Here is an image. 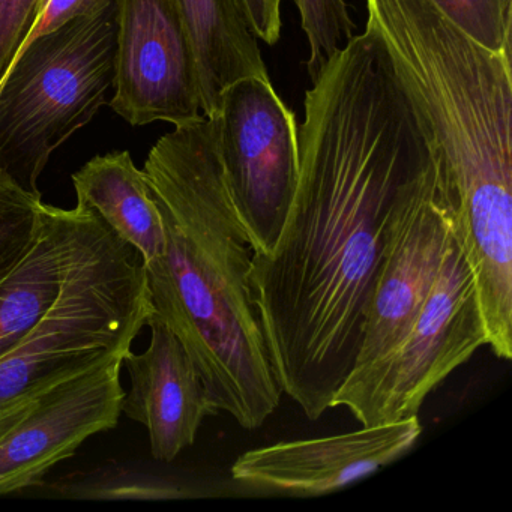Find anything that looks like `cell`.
<instances>
[{
  "label": "cell",
  "instance_id": "cell-7",
  "mask_svg": "<svg viewBox=\"0 0 512 512\" xmlns=\"http://www.w3.org/2000/svg\"><path fill=\"white\" fill-rule=\"evenodd\" d=\"M218 149L230 194L254 253H268L283 229L299 175V125L271 79L244 77L218 103Z\"/></svg>",
  "mask_w": 512,
  "mask_h": 512
},
{
  "label": "cell",
  "instance_id": "cell-10",
  "mask_svg": "<svg viewBox=\"0 0 512 512\" xmlns=\"http://www.w3.org/2000/svg\"><path fill=\"white\" fill-rule=\"evenodd\" d=\"M125 355L109 356L37 395L0 437V496L43 484L46 473L73 457L89 437L118 425Z\"/></svg>",
  "mask_w": 512,
  "mask_h": 512
},
{
  "label": "cell",
  "instance_id": "cell-18",
  "mask_svg": "<svg viewBox=\"0 0 512 512\" xmlns=\"http://www.w3.org/2000/svg\"><path fill=\"white\" fill-rule=\"evenodd\" d=\"M53 490L76 499H184L190 496L182 488L155 481L124 469H100L88 475L65 479L53 485Z\"/></svg>",
  "mask_w": 512,
  "mask_h": 512
},
{
  "label": "cell",
  "instance_id": "cell-11",
  "mask_svg": "<svg viewBox=\"0 0 512 512\" xmlns=\"http://www.w3.org/2000/svg\"><path fill=\"white\" fill-rule=\"evenodd\" d=\"M421 434V421L412 416L361 425L350 433L278 442L239 455L230 475L233 481L254 490L323 496L394 463L418 443Z\"/></svg>",
  "mask_w": 512,
  "mask_h": 512
},
{
  "label": "cell",
  "instance_id": "cell-15",
  "mask_svg": "<svg viewBox=\"0 0 512 512\" xmlns=\"http://www.w3.org/2000/svg\"><path fill=\"white\" fill-rule=\"evenodd\" d=\"M61 290V244L52 206L43 205L40 233L23 259L0 280V358L43 319Z\"/></svg>",
  "mask_w": 512,
  "mask_h": 512
},
{
  "label": "cell",
  "instance_id": "cell-8",
  "mask_svg": "<svg viewBox=\"0 0 512 512\" xmlns=\"http://www.w3.org/2000/svg\"><path fill=\"white\" fill-rule=\"evenodd\" d=\"M452 238L445 166L437 146L404 185L386 224L353 370L382 358L406 334L433 289Z\"/></svg>",
  "mask_w": 512,
  "mask_h": 512
},
{
  "label": "cell",
  "instance_id": "cell-13",
  "mask_svg": "<svg viewBox=\"0 0 512 512\" xmlns=\"http://www.w3.org/2000/svg\"><path fill=\"white\" fill-rule=\"evenodd\" d=\"M199 77L200 106L217 115L224 89L244 77L271 79L244 0H178Z\"/></svg>",
  "mask_w": 512,
  "mask_h": 512
},
{
  "label": "cell",
  "instance_id": "cell-17",
  "mask_svg": "<svg viewBox=\"0 0 512 512\" xmlns=\"http://www.w3.org/2000/svg\"><path fill=\"white\" fill-rule=\"evenodd\" d=\"M301 17L310 56L307 70L313 80L320 68L355 35V22L346 0H293Z\"/></svg>",
  "mask_w": 512,
  "mask_h": 512
},
{
  "label": "cell",
  "instance_id": "cell-14",
  "mask_svg": "<svg viewBox=\"0 0 512 512\" xmlns=\"http://www.w3.org/2000/svg\"><path fill=\"white\" fill-rule=\"evenodd\" d=\"M77 205L91 209L116 236L152 262L164 253L163 218L145 173L128 151L98 155L73 175Z\"/></svg>",
  "mask_w": 512,
  "mask_h": 512
},
{
  "label": "cell",
  "instance_id": "cell-22",
  "mask_svg": "<svg viewBox=\"0 0 512 512\" xmlns=\"http://www.w3.org/2000/svg\"><path fill=\"white\" fill-rule=\"evenodd\" d=\"M283 0H244L251 28L259 41L266 46H275L281 37Z\"/></svg>",
  "mask_w": 512,
  "mask_h": 512
},
{
  "label": "cell",
  "instance_id": "cell-19",
  "mask_svg": "<svg viewBox=\"0 0 512 512\" xmlns=\"http://www.w3.org/2000/svg\"><path fill=\"white\" fill-rule=\"evenodd\" d=\"M473 40L496 52L511 53L512 0H431Z\"/></svg>",
  "mask_w": 512,
  "mask_h": 512
},
{
  "label": "cell",
  "instance_id": "cell-2",
  "mask_svg": "<svg viewBox=\"0 0 512 512\" xmlns=\"http://www.w3.org/2000/svg\"><path fill=\"white\" fill-rule=\"evenodd\" d=\"M142 170L166 235L164 253L142 263L155 313L187 350L214 409L256 430L283 392L251 304L254 248L230 194L214 119L173 127Z\"/></svg>",
  "mask_w": 512,
  "mask_h": 512
},
{
  "label": "cell",
  "instance_id": "cell-9",
  "mask_svg": "<svg viewBox=\"0 0 512 512\" xmlns=\"http://www.w3.org/2000/svg\"><path fill=\"white\" fill-rule=\"evenodd\" d=\"M109 106L133 127H176L203 115L196 58L178 0H118Z\"/></svg>",
  "mask_w": 512,
  "mask_h": 512
},
{
  "label": "cell",
  "instance_id": "cell-1",
  "mask_svg": "<svg viewBox=\"0 0 512 512\" xmlns=\"http://www.w3.org/2000/svg\"><path fill=\"white\" fill-rule=\"evenodd\" d=\"M311 83L295 194L248 289L281 392L317 421L358 359L395 202L437 143L368 22Z\"/></svg>",
  "mask_w": 512,
  "mask_h": 512
},
{
  "label": "cell",
  "instance_id": "cell-12",
  "mask_svg": "<svg viewBox=\"0 0 512 512\" xmlns=\"http://www.w3.org/2000/svg\"><path fill=\"white\" fill-rule=\"evenodd\" d=\"M146 326L151 329L148 349L124 356L130 391L121 410L148 428L152 457L170 463L196 442L203 419L218 412L196 365L167 323L154 313Z\"/></svg>",
  "mask_w": 512,
  "mask_h": 512
},
{
  "label": "cell",
  "instance_id": "cell-16",
  "mask_svg": "<svg viewBox=\"0 0 512 512\" xmlns=\"http://www.w3.org/2000/svg\"><path fill=\"white\" fill-rule=\"evenodd\" d=\"M41 193L20 187L0 170V280L23 259L43 223Z\"/></svg>",
  "mask_w": 512,
  "mask_h": 512
},
{
  "label": "cell",
  "instance_id": "cell-5",
  "mask_svg": "<svg viewBox=\"0 0 512 512\" xmlns=\"http://www.w3.org/2000/svg\"><path fill=\"white\" fill-rule=\"evenodd\" d=\"M118 2L25 44L0 80V170L29 193L53 152L109 104Z\"/></svg>",
  "mask_w": 512,
  "mask_h": 512
},
{
  "label": "cell",
  "instance_id": "cell-4",
  "mask_svg": "<svg viewBox=\"0 0 512 512\" xmlns=\"http://www.w3.org/2000/svg\"><path fill=\"white\" fill-rule=\"evenodd\" d=\"M52 211L61 244V290L43 319L0 358V409L130 352L155 313L134 248L85 206Z\"/></svg>",
  "mask_w": 512,
  "mask_h": 512
},
{
  "label": "cell",
  "instance_id": "cell-20",
  "mask_svg": "<svg viewBox=\"0 0 512 512\" xmlns=\"http://www.w3.org/2000/svg\"><path fill=\"white\" fill-rule=\"evenodd\" d=\"M46 0H0V80L37 25Z\"/></svg>",
  "mask_w": 512,
  "mask_h": 512
},
{
  "label": "cell",
  "instance_id": "cell-21",
  "mask_svg": "<svg viewBox=\"0 0 512 512\" xmlns=\"http://www.w3.org/2000/svg\"><path fill=\"white\" fill-rule=\"evenodd\" d=\"M115 2H118V0H46L40 19H38L37 25L32 29L25 44L31 43L32 40L41 37V35L49 34V32L61 28L71 20L95 16V14L101 13Z\"/></svg>",
  "mask_w": 512,
  "mask_h": 512
},
{
  "label": "cell",
  "instance_id": "cell-6",
  "mask_svg": "<svg viewBox=\"0 0 512 512\" xmlns=\"http://www.w3.org/2000/svg\"><path fill=\"white\" fill-rule=\"evenodd\" d=\"M487 346L472 272L452 238L439 275L412 325L377 361L353 370L331 401L361 425L418 416L425 398Z\"/></svg>",
  "mask_w": 512,
  "mask_h": 512
},
{
  "label": "cell",
  "instance_id": "cell-3",
  "mask_svg": "<svg viewBox=\"0 0 512 512\" xmlns=\"http://www.w3.org/2000/svg\"><path fill=\"white\" fill-rule=\"evenodd\" d=\"M442 155L452 232L482 299L512 290L511 53L473 40L431 0H365Z\"/></svg>",
  "mask_w": 512,
  "mask_h": 512
}]
</instances>
